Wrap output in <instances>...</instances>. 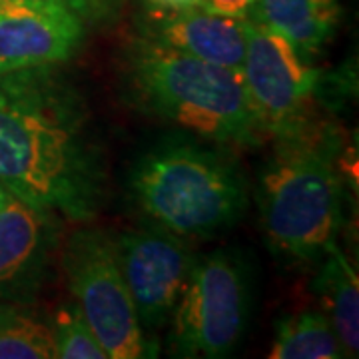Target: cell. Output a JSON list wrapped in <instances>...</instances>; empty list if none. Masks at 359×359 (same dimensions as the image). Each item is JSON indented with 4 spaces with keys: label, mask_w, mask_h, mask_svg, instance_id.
Instances as JSON below:
<instances>
[{
    "label": "cell",
    "mask_w": 359,
    "mask_h": 359,
    "mask_svg": "<svg viewBox=\"0 0 359 359\" xmlns=\"http://www.w3.org/2000/svg\"><path fill=\"white\" fill-rule=\"evenodd\" d=\"M0 186L74 222L102 210V150L80 96L52 68H42L18 100L0 106Z\"/></svg>",
    "instance_id": "6da1fadb"
},
{
    "label": "cell",
    "mask_w": 359,
    "mask_h": 359,
    "mask_svg": "<svg viewBox=\"0 0 359 359\" xmlns=\"http://www.w3.org/2000/svg\"><path fill=\"white\" fill-rule=\"evenodd\" d=\"M120 80L134 108L182 132L219 146L257 148L268 142L242 70L136 34L122 52Z\"/></svg>",
    "instance_id": "7a4b0ae2"
},
{
    "label": "cell",
    "mask_w": 359,
    "mask_h": 359,
    "mask_svg": "<svg viewBox=\"0 0 359 359\" xmlns=\"http://www.w3.org/2000/svg\"><path fill=\"white\" fill-rule=\"evenodd\" d=\"M271 142L273 152L257 180L266 242L290 266L318 264L344 226L339 134L321 120Z\"/></svg>",
    "instance_id": "3957f363"
},
{
    "label": "cell",
    "mask_w": 359,
    "mask_h": 359,
    "mask_svg": "<svg viewBox=\"0 0 359 359\" xmlns=\"http://www.w3.org/2000/svg\"><path fill=\"white\" fill-rule=\"evenodd\" d=\"M128 196L150 224L180 238H210L244 218L248 182L219 144L178 132L134 160Z\"/></svg>",
    "instance_id": "277c9868"
},
{
    "label": "cell",
    "mask_w": 359,
    "mask_h": 359,
    "mask_svg": "<svg viewBox=\"0 0 359 359\" xmlns=\"http://www.w3.org/2000/svg\"><path fill=\"white\" fill-rule=\"evenodd\" d=\"M254 308V271L238 250L198 257L170 316L168 351L176 358L222 359L244 339Z\"/></svg>",
    "instance_id": "5b68a950"
},
{
    "label": "cell",
    "mask_w": 359,
    "mask_h": 359,
    "mask_svg": "<svg viewBox=\"0 0 359 359\" xmlns=\"http://www.w3.org/2000/svg\"><path fill=\"white\" fill-rule=\"evenodd\" d=\"M62 266L80 316L108 359L156 358L158 347L138 321L118 262L116 238L106 230L80 228L66 242Z\"/></svg>",
    "instance_id": "8992f818"
},
{
    "label": "cell",
    "mask_w": 359,
    "mask_h": 359,
    "mask_svg": "<svg viewBox=\"0 0 359 359\" xmlns=\"http://www.w3.org/2000/svg\"><path fill=\"white\" fill-rule=\"evenodd\" d=\"M242 74L268 140L292 136L321 122L318 108L325 80L313 58L254 20H248Z\"/></svg>",
    "instance_id": "52a82bcc"
},
{
    "label": "cell",
    "mask_w": 359,
    "mask_h": 359,
    "mask_svg": "<svg viewBox=\"0 0 359 359\" xmlns=\"http://www.w3.org/2000/svg\"><path fill=\"white\" fill-rule=\"evenodd\" d=\"M116 245L140 325L144 332L160 330L170 321L198 256L184 238L154 224L120 233Z\"/></svg>",
    "instance_id": "ba28073f"
},
{
    "label": "cell",
    "mask_w": 359,
    "mask_h": 359,
    "mask_svg": "<svg viewBox=\"0 0 359 359\" xmlns=\"http://www.w3.org/2000/svg\"><path fill=\"white\" fill-rule=\"evenodd\" d=\"M56 212L13 194L0 204V306H28L50 276L60 226Z\"/></svg>",
    "instance_id": "9c48e42d"
},
{
    "label": "cell",
    "mask_w": 359,
    "mask_h": 359,
    "mask_svg": "<svg viewBox=\"0 0 359 359\" xmlns=\"http://www.w3.org/2000/svg\"><path fill=\"white\" fill-rule=\"evenodd\" d=\"M84 20L65 0H0V68H54L76 56Z\"/></svg>",
    "instance_id": "30bf717a"
},
{
    "label": "cell",
    "mask_w": 359,
    "mask_h": 359,
    "mask_svg": "<svg viewBox=\"0 0 359 359\" xmlns=\"http://www.w3.org/2000/svg\"><path fill=\"white\" fill-rule=\"evenodd\" d=\"M248 20L205 11L204 6L152 8L138 34L158 44L192 54L212 65L242 70L248 46Z\"/></svg>",
    "instance_id": "8fae6325"
},
{
    "label": "cell",
    "mask_w": 359,
    "mask_h": 359,
    "mask_svg": "<svg viewBox=\"0 0 359 359\" xmlns=\"http://www.w3.org/2000/svg\"><path fill=\"white\" fill-rule=\"evenodd\" d=\"M339 18V0H257L250 14V20L282 34L308 58L334 39Z\"/></svg>",
    "instance_id": "7c38bea8"
},
{
    "label": "cell",
    "mask_w": 359,
    "mask_h": 359,
    "mask_svg": "<svg viewBox=\"0 0 359 359\" xmlns=\"http://www.w3.org/2000/svg\"><path fill=\"white\" fill-rule=\"evenodd\" d=\"M313 290L323 306L344 355H358L359 349V282L358 271L341 248L332 244L321 257Z\"/></svg>",
    "instance_id": "4fadbf2b"
},
{
    "label": "cell",
    "mask_w": 359,
    "mask_h": 359,
    "mask_svg": "<svg viewBox=\"0 0 359 359\" xmlns=\"http://www.w3.org/2000/svg\"><path fill=\"white\" fill-rule=\"evenodd\" d=\"M271 359H339L341 344L323 311L290 313L276 323Z\"/></svg>",
    "instance_id": "5bb4252c"
},
{
    "label": "cell",
    "mask_w": 359,
    "mask_h": 359,
    "mask_svg": "<svg viewBox=\"0 0 359 359\" xmlns=\"http://www.w3.org/2000/svg\"><path fill=\"white\" fill-rule=\"evenodd\" d=\"M52 321L26 306H0V359H54Z\"/></svg>",
    "instance_id": "9a60e30c"
},
{
    "label": "cell",
    "mask_w": 359,
    "mask_h": 359,
    "mask_svg": "<svg viewBox=\"0 0 359 359\" xmlns=\"http://www.w3.org/2000/svg\"><path fill=\"white\" fill-rule=\"evenodd\" d=\"M56 358L60 359H108L96 335L80 316L74 304L60 306L52 320Z\"/></svg>",
    "instance_id": "2e32d148"
},
{
    "label": "cell",
    "mask_w": 359,
    "mask_h": 359,
    "mask_svg": "<svg viewBox=\"0 0 359 359\" xmlns=\"http://www.w3.org/2000/svg\"><path fill=\"white\" fill-rule=\"evenodd\" d=\"M42 68H25V70H2L0 68V106L18 100Z\"/></svg>",
    "instance_id": "e0dca14e"
},
{
    "label": "cell",
    "mask_w": 359,
    "mask_h": 359,
    "mask_svg": "<svg viewBox=\"0 0 359 359\" xmlns=\"http://www.w3.org/2000/svg\"><path fill=\"white\" fill-rule=\"evenodd\" d=\"M84 22H102L116 14L124 0H65Z\"/></svg>",
    "instance_id": "ac0fdd59"
},
{
    "label": "cell",
    "mask_w": 359,
    "mask_h": 359,
    "mask_svg": "<svg viewBox=\"0 0 359 359\" xmlns=\"http://www.w3.org/2000/svg\"><path fill=\"white\" fill-rule=\"evenodd\" d=\"M257 0H202L200 6L212 13L236 16V18H250Z\"/></svg>",
    "instance_id": "d6986e66"
},
{
    "label": "cell",
    "mask_w": 359,
    "mask_h": 359,
    "mask_svg": "<svg viewBox=\"0 0 359 359\" xmlns=\"http://www.w3.org/2000/svg\"><path fill=\"white\" fill-rule=\"evenodd\" d=\"M202 0H148L152 8H186V6H196Z\"/></svg>",
    "instance_id": "ffe728a7"
},
{
    "label": "cell",
    "mask_w": 359,
    "mask_h": 359,
    "mask_svg": "<svg viewBox=\"0 0 359 359\" xmlns=\"http://www.w3.org/2000/svg\"><path fill=\"white\" fill-rule=\"evenodd\" d=\"M6 196H8V192H6V190H4V188L0 186V204H2L4 200H6Z\"/></svg>",
    "instance_id": "44dd1931"
},
{
    "label": "cell",
    "mask_w": 359,
    "mask_h": 359,
    "mask_svg": "<svg viewBox=\"0 0 359 359\" xmlns=\"http://www.w3.org/2000/svg\"><path fill=\"white\" fill-rule=\"evenodd\" d=\"M22 2H32V0H22Z\"/></svg>",
    "instance_id": "7402d4cb"
}]
</instances>
